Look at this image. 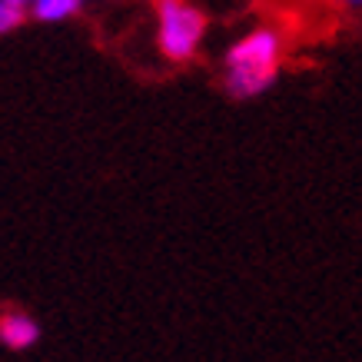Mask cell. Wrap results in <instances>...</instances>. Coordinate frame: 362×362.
<instances>
[{
    "label": "cell",
    "mask_w": 362,
    "mask_h": 362,
    "mask_svg": "<svg viewBox=\"0 0 362 362\" xmlns=\"http://www.w3.org/2000/svg\"><path fill=\"white\" fill-rule=\"evenodd\" d=\"M80 4H90V0H80Z\"/></svg>",
    "instance_id": "8"
},
{
    "label": "cell",
    "mask_w": 362,
    "mask_h": 362,
    "mask_svg": "<svg viewBox=\"0 0 362 362\" xmlns=\"http://www.w3.org/2000/svg\"><path fill=\"white\" fill-rule=\"evenodd\" d=\"M13 4H21V7H30V0H13Z\"/></svg>",
    "instance_id": "7"
},
{
    "label": "cell",
    "mask_w": 362,
    "mask_h": 362,
    "mask_svg": "<svg viewBox=\"0 0 362 362\" xmlns=\"http://www.w3.org/2000/svg\"><path fill=\"white\" fill-rule=\"evenodd\" d=\"M23 21H27V7L13 4V0H0V37L13 33Z\"/></svg>",
    "instance_id": "5"
},
{
    "label": "cell",
    "mask_w": 362,
    "mask_h": 362,
    "mask_svg": "<svg viewBox=\"0 0 362 362\" xmlns=\"http://www.w3.org/2000/svg\"><path fill=\"white\" fill-rule=\"evenodd\" d=\"M342 4H349V7H362V0H342Z\"/></svg>",
    "instance_id": "6"
},
{
    "label": "cell",
    "mask_w": 362,
    "mask_h": 362,
    "mask_svg": "<svg viewBox=\"0 0 362 362\" xmlns=\"http://www.w3.org/2000/svg\"><path fill=\"white\" fill-rule=\"evenodd\" d=\"M206 33V17L189 0H156V44L166 60H193Z\"/></svg>",
    "instance_id": "2"
},
{
    "label": "cell",
    "mask_w": 362,
    "mask_h": 362,
    "mask_svg": "<svg viewBox=\"0 0 362 362\" xmlns=\"http://www.w3.org/2000/svg\"><path fill=\"white\" fill-rule=\"evenodd\" d=\"M77 11H80V0H30L33 21H40V23L70 21Z\"/></svg>",
    "instance_id": "4"
},
{
    "label": "cell",
    "mask_w": 362,
    "mask_h": 362,
    "mask_svg": "<svg viewBox=\"0 0 362 362\" xmlns=\"http://www.w3.org/2000/svg\"><path fill=\"white\" fill-rule=\"evenodd\" d=\"M40 339V326L23 313H11L0 319V342L7 349H30L33 342Z\"/></svg>",
    "instance_id": "3"
},
{
    "label": "cell",
    "mask_w": 362,
    "mask_h": 362,
    "mask_svg": "<svg viewBox=\"0 0 362 362\" xmlns=\"http://www.w3.org/2000/svg\"><path fill=\"white\" fill-rule=\"evenodd\" d=\"M279 57H283V40L276 30L259 27V30L246 33L226 50V90L236 100L266 93L276 83Z\"/></svg>",
    "instance_id": "1"
}]
</instances>
